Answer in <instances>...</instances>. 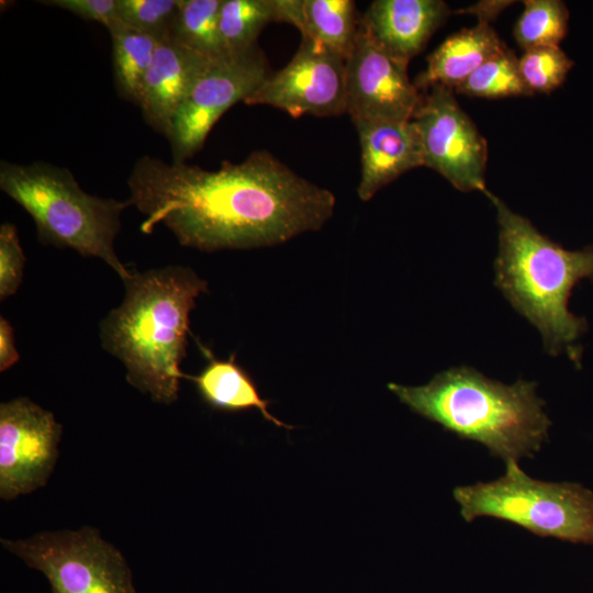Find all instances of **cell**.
<instances>
[{"instance_id":"cell-28","label":"cell","mask_w":593,"mask_h":593,"mask_svg":"<svg viewBox=\"0 0 593 593\" xmlns=\"http://www.w3.org/2000/svg\"><path fill=\"white\" fill-rule=\"evenodd\" d=\"M20 359L15 348L14 331L3 316L0 317V371L11 368Z\"/></svg>"},{"instance_id":"cell-11","label":"cell","mask_w":593,"mask_h":593,"mask_svg":"<svg viewBox=\"0 0 593 593\" xmlns=\"http://www.w3.org/2000/svg\"><path fill=\"white\" fill-rule=\"evenodd\" d=\"M244 103L289 113L333 116L346 112V60L315 41L302 38L291 60L272 74Z\"/></svg>"},{"instance_id":"cell-25","label":"cell","mask_w":593,"mask_h":593,"mask_svg":"<svg viewBox=\"0 0 593 593\" xmlns=\"http://www.w3.org/2000/svg\"><path fill=\"white\" fill-rule=\"evenodd\" d=\"M116 5L125 25L161 40L171 35L179 0H116Z\"/></svg>"},{"instance_id":"cell-19","label":"cell","mask_w":593,"mask_h":593,"mask_svg":"<svg viewBox=\"0 0 593 593\" xmlns=\"http://www.w3.org/2000/svg\"><path fill=\"white\" fill-rule=\"evenodd\" d=\"M109 33L118 91L124 99L138 105L159 40L122 21L110 29Z\"/></svg>"},{"instance_id":"cell-8","label":"cell","mask_w":593,"mask_h":593,"mask_svg":"<svg viewBox=\"0 0 593 593\" xmlns=\"http://www.w3.org/2000/svg\"><path fill=\"white\" fill-rule=\"evenodd\" d=\"M271 75L257 46L210 58L192 82L172 116L166 137L174 163L198 153L219 119L235 103L245 101Z\"/></svg>"},{"instance_id":"cell-4","label":"cell","mask_w":593,"mask_h":593,"mask_svg":"<svg viewBox=\"0 0 593 593\" xmlns=\"http://www.w3.org/2000/svg\"><path fill=\"white\" fill-rule=\"evenodd\" d=\"M536 387L525 380L508 385L467 366L439 372L419 387L388 384L413 412L482 444L505 463L534 456L548 438L551 422Z\"/></svg>"},{"instance_id":"cell-21","label":"cell","mask_w":593,"mask_h":593,"mask_svg":"<svg viewBox=\"0 0 593 593\" xmlns=\"http://www.w3.org/2000/svg\"><path fill=\"white\" fill-rule=\"evenodd\" d=\"M221 4L222 0H179L171 36L208 58L225 54L219 33Z\"/></svg>"},{"instance_id":"cell-2","label":"cell","mask_w":593,"mask_h":593,"mask_svg":"<svg viewBox=\"0 0 593 593\" xmlns=\"http://www.w3.org/2000/svg\"><path fill=\"white\" fill-rule=\"evenodd\" d=\"M123 282V302L100 323L101 345L123 362L131 385L171 404L186 378L190 313L208 282L182 266L132 272Z\"/></svg>"},{"instance_id":"cell-5","label":"cell","mask_w":593,"mask_h":593,"mask_svg":"<svg viewBox=\"0 0 593 593\" xmlns=\"http://www.w3.org/2000/svg\"><path fill=\"white\" fill-rule=\"evenodd\" d=\"M0 189L34 220L41 243L96 257L124 281L133 271L115 254L121 213L130 200L87 193L67 168L45 161L0 163Z\"/></svg>"},{"instance_id":"cell-18","label":"cell","mask_w":593,"mask_h":593,"mask_svg":"<svg viewBox=\"0 0 593 593\" xmlns=\"http://www.w3.org/2000/svg\"><path fill=\"white\" fill-rule=\"evenodd\" d=\"M204 348V347H203ZM209 362L198 376L186 374L184 379L194 382L201 399L212 409L228 413L258 410L266 421L276 426L293 427L270 414V401L260 396L253 378L231 356L227 360L215 359L208 349H203Z\"/></svg>"},{"instance_id":"cell-20","label":"cell","mask_w":593,"mask_h":593,"mask_svg":"<svg viewBox=\"0 0 593 593\" xmlns=\"http://www.w3.org/2000/svg\"><path fill=\"white\" fill-rule=\"evenodd\" d=\"M270 22H280L278 0H222L219 33L225 53L257 45V37Z\"/></svg>"},{"instance_id":"cell-14","label":"cell","mask_w":593,"mask_h":593,"mask_svg":"<svg viewBox=\"0 0 593 593\" xmlns=\"http://www.w3.org/2000/svg\"><path fill=\"white\" fill-rule=\"evenodd\" d=\"M451 13L441 0H376L360 27L382 51L409 64Z\"/></svg>"},{"instance_id":"cell-1","label":"cell","mask_w":593,"mask_h":593,"mask_svg":"<svg viewBox=\"0 0 593 593\" xmlns=\"http://www.w3.org/2000/svg\"><path fill=\"white\" fill-rule=\"evenodd\" d=\"M141 231L165 225L186 247L247 249L320 230L333 215L332 191L302 178L267 150L217 170L144 155L127 178Z\"/></svg>"},{"instance_id":"cell-10","label":"cell","mask_w":593,"mask_h":593,"mask_svg":"<svg viewBox=\"0 0 593 593\" xmlns=\"http://www.w3.org/2000/svg\"><path fill=\"white\" fill-rule=\"evenodd\" d=\"M61 425L52 412L21 396L0 405V497L46 484L58 458Z\"/></svg>"},{"instance_id":"cell-15","label":"cell","mask_w":593,"mask_h":593,"mask_svg":"<svg viewBox=\"0 0 593 593\" xmlns=\"http://www.w3.org/2000/svg\"><path fill=\"white\" fill-rule=\"evenodd\" d=\"M209 59L171 35L159 40L138 104L154 130L167 135L172 116Z\"/></svg>"},{"instance_id":"cell-9","label":"cell","mask_w":593,"mask_h":593,"mask_svg":"<svg viewBox=\"0 0 593 593\" xmlns=\"http://www.w3.org/2000/svg\"><path fill=\"white\" fill-rule=\"evenodd\" d=\"M422 93L412 121L423 146L424 166L447 179L456 189L484 192L488 144L460 108L454 90L433 86Z\"/></svg>"},{"instance_id":"cell-23","label":"cell","mask_w":593,"mask_h":593,"mask_svg":"<svg viewBox=\"0 0 593 593\" xmlns=\"http://www.w3.org/2000/svg\"><path fill=\"white\" fill-rule=\"evenodd\" d=\"M454 92L489 99L532 96L522 79L518 58L507 47L475 69Z\"/></svg>"},{"instance_id":"cell-29","label":"cell","mask_w":593,"mask_h":593,"mask_svg":"<svg viewBox=\"0 0 593 593\" xmlns=\"http://www.w3.org/2000/svg\"><path fill=\"white\" fill-rule=\"evenodd\" d=\"M511 3V1H482L461 11L474 14L478 21L490 23V21L494 20Z\"/></svg>"},{"instance_id":"cell-27","label":"cell","mask_w":593,"mask_h":593,"mask_svg":"<svg viewBox=\"0 0 593 593\" xmlns=\"http://www.w3.org/2000/svg\"><path fill=\"white\" fill-rule=\"evenodd\" d=\"M40 3L67 10L87 21L103 24L108 31L121 20L116 0H43Z\"/></svg>"},{"instance_id":"cell-12","label":"cell","mask_w":593,"mask_h":593,"mask_svg":"<svg viewBox=\"0 0 593 593\" xmlns=\"http://www.w3.org/2000/svg\"><path fill=\"white\" fill-rule=\"evenodd\" d=\"M407 65L382 51L359 24L346 59V112L353 122L412 120L422 92L410 80Z\"/></svg>"},{"instance_id":"cell-3","label":"cell","mask_w":593,"mask_h":593,"mask_svg":"<svg viewBox=\"0 0 593 593\" xmlns=\"http://www.w3.org/2000/svg\"><path fill=\"white\" fill-rule=\"evenodd\" d=\"M483 193L497 212L495 286L515 311L540 332L548 354L567 353L578 363L577 342L586 332L588 323L569 311L568 302L579 281L593 280V245L564 249L488 189Z\"/></svg>"},{"instance_id":"cell-16","label":"cell","mask_w":593,"mask_h":593,"mask_svg":"<svg viewBox=\"0 0 593 593\" xmlns=\"http://www.w3.org/2000/svg\"><path fill=\"white\" fill-rule=\"evenodd\" d=\"M506 48L490 23L478 21L446 38L427 58V67L414 81L426 91L433 86L455 90L475 69Z\"/></svg>"},{"instance_id":"cell-7","label":"cell","mask_w":593,"mask_h":593,"mask_svg":"<svg viewBox=\"0 0 593 593\" xmlns=\"http://www.w3.org/2000/svg\"><path fill=\"white\" fill-rule=\"evenodd\" d=\"M1 544L41 571L52 593H136L125 558L94 528L44 532Z\"/></svg>"},{"instance_id":"cell-22","label":"cell","mask_w":593,"mask_h":593,"mask_svg":"<svg viewBox=\"0 0 593 593\" xmlns=\"http://www.w3.org/2000/svg\"><path fill=\"white\" fill-rule=\"evenodd\" d=\"M569 11L559 0H527L514 27L516 43L524 51L559 46L568 32Z\"/></svg>"},{"instance_id":"cell-26","label":"cell","mask_w":593,"mask_h":593,"mask_svg":"<svg viewBox=\"0 0 593 593\" xmlns=\"http://www.w3.org/2000/svg\"><path fill=\"white\" fill-rule=\"evenodd\" d=\"M25 256L14 224L0 226V299L13 295L23 280Z\"/></svg>"},{"instance_id":"cell-24","label":"cell","mask_w":593,"mask_h":593,"mask_svg":"<svg viewBox=\"0 0 593 593\" xmlns=\"http://www.w3.org/2000/svg\"><path fill=\"white\" fill-rule=\"evenodd\" d=\"M518 66L532 94L549 93L562 85L573 61L559 46H539L524 51Z\"/></svg>"},{"instance_id":"cell-17","label":"cell","mask_w":593,"mask_h":593,"mask_svg":"<svg viewBox=\"0 0 593 593\" xmlns=\"http://www.w3.org/2000/svg\"><path fill=\"white\" fill-rule=\"evenodd\" d=\"M281 22L294 25L302 35L348 58L356 42L360 16L351 0H279Z\"/></svg>"},{"instance_id":"cell-13","label":"cell","mask_w":593,"mask_h":593,"mask_svg":"<svg viewBox=\"0 0 593 593\" xmlns=\"http://www.w3.org/2000/svg\"><path fill=\"white\" fill-rule=\"evenodd\" d=\"M361 148L360 200H370L404 172L424 166L423 146L410 121H354Z\"/></svg>"},{"instance_id":"cell-6","label":"cell","mask_w":593,"mask_h":593,"mask_svg":"<svg viewBox=\"0 0 593 593\" xmlns=\"http://www.w3.org/2000/svg\"><path fill=\"white\" fill-rule=\"evenodd\" d=\"M491 482L457 486L454 497L466 522L493 517L540 537L593 545V492L575 482L530 478L510 461Z\"/></svg>"}]
</instances>
